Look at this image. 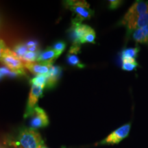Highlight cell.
<instances>
[{
	"instance_id": "obj_3",
	"label": "cell",
	"mask_w": 148,
	"mask_h": 148,
	"mask_svg": "<svg viewBox=\"0 0 148 148\" xmlns=\"http://www.w3.org/2000/svg\"><path fill=\"white\" fill-rule=\"evenodd\" d=\"M131 128V123H128L127 124L122 125L119 128L113 131L112 133L105 138L104 139L101 140L97 145H114L118 144L128 136L130 130Z\"/></svg>"
},
{
	"instance_id": "obj_18",
	"label": "cell",
	"mask_w": 148,
	"mask_h": 148,
	"mask_svg": "<svg viewBox=\"0 0 148 148\" xmlns=\"http://www.w3.org/2000/svg\"><path fill=\"white\" fill-rule=\"evenodd\" d=\"M47 75H37L31 79L30 84L32 85H35V86H41V87L45 88L46 84H47Z\"/></svg>"
},
{
	"instance_id": "obj_6",
	"label": "cell",
	"mask_w": 148,
	"mask_h": 148,
	"mask_svg": "<svg viewBox=\"0 0 148 148\" xmlns=\"http://www.w3.org/2000/svg\"><path fill=\"white\" fill-rule=\"evenodd\" d=\"M44 88H45L41 87V86L32 85L30 91H29L28 99H27L26 108H25V112H24L23 116L25 119H28L32 114L34 109L36 108L38 99L42 95Z\"/></svg>"
},
{
	"instance_id": "obj_22",
	"label": "cell",
	"mask_w": 148,
	"mask_h": 148,
	"mask_svg": "<svg viewBox=\"0 0 148 148\" xmlns=\"http://www.w3.org/2000/svg\"><path fill=\"white\" fill-rule=\"evenodd\" d=\"M66 46V43L64 41H58L56 42V43H54V45H53L52 48L53 49V50L55 51L58 58L62 54V53L63 52L64 49H65Z\"/></svg>"
},
{
	"instance_id": "obj_23",
	"label": "cell",
	"mask_w": 148,
	"mask_h": 148,
	"mask_svg": "<svg viewBox=\"0 0 148 148\" xmlns=\"http://www.w3.org/2000/svg\"><path fill=\"white\" fill-rule=\"evenodd\" d=\"M12 53H13V51L7 47L5 42L2 39H0V58H3L7 55L11 54Z\"/></svg>"
},
{
	"instance_id": "obj_9",
	"label": "cell",
	"mask_w": 148,
	"mask_h": 148,
	"mask_svg": "<svg viewBox=\"0 0 148 148\" xmlns=\"http://www.w3.org/2000/svg\"><path fill=\"white\" fill-rule=\"evenodd\" d=\"M79 52H80V45L72 43L66 54V62L70 65L77 67L79 69H83L86 65L83 64L79 60L78 57V53Z\"/></svg>"
},
{
	"instance_id": "obj_17",
	"label": "cell",
	"mask_w": 148,
	"mask_h": 148,
	"mask_svg": "<svg viewBox=\"0 0 148 148\" xmlns=\"http://www.w3.org/2000/svg\"><path fill=\"white\" fill-rule=\"evenodd\" d=\"M12 51L17 58L21 60L23 56L28 51V49L25 43H18L14 46Z\"/></svg>"
},
{
	"instance_id": "obj_10",
	"label": "cell",
	"mask_w": 148,
	"mask_h": 148,
	"mask_svg": "<svg viewBox=\"0 0 148 148\" xmlns=\"http://www.w3.org/2000/svg\"><path fill=\"white\" fill-rule=\"evenodd\" d=\"M57 58L58 57L55 51L53 50L52 47H49L44 49L43 51H40L36 62L41 64L52 66L53 63Z\"/></svg>"
},
{
	"instance_id": "obj_15",
	"label": "cell",
	"mask_w": 148,
	"mask_h": 148,
	"mask_svg": "<svg viewBox=\"0 0 148 148\" xmlns=\"http://www.w3.org/2000/svg\"><path fill=\"white\" fill-rule=\"evenodd\" d=\"M140 51V48L138 46L134 48H125L121 51V60L127 58L136 59L137 57L138 53Z\"/></svg>"
},
{
	"instance_id": "obj_19",
	"label": "cell",
	"mask_w": 148,
	"mask_h": 148,
	"mask_svg": "<svg viewBox=\"0 0 148 148\" xmlns=\"http://www.w3.org/2000/svg\"><path fill=\"white\" fill-rule=\"evenodd\" d=\"M96 38V34L94 29L91 28L88 32L84 35L82 39L81 40L80 43H95V40Z\"/></svg>"
},
{
	"instance_id": "obj_7",
	"label": "cell",
	"mask_w": 148,
	"mask_h": 148,
	"mask_svg": "<svg viewBox=\"0 0 148 148\" xmlns=\"http://www.w3.org/2000/svg\"><path fill=\"white\" fill-rule=\"evenodd\" d=\"M0 61L3 64L6 66L11 71L16 72L21 75H25L26 73L25 72V66L24 62L21 59L16 56L14 52L11 54L7 55L3 58H0Z\"/></svg>"
},
{
	"instance_id": "obj_1",
	"label": "cell",
	"mask_w": 148,
	"mask_h": 148,
	"mask_svg": "<svg viewBox=\"0 0 148 148\" xmlns=\"http://www.w3.org/2000/svg\"><path fill=\"white\" fill-rule=\"evenodd\" d=\"M6 143L13 148H41L45 146L40 133L26 126L18 127L9 135Z\"/></svg>"
},
{
	"instance_id": "obj_20",
	"label": "cell",
	"mask_w": 148,
	"mask_h": 148,
	"mask_svg": "<svg viewBox=\"0 0 148 148\" xmlns=\"http://www.w3.org/2000/svg\"><path fill=\"white\" fill-rule=\"evenodd\" d=\"M39 53V51H28L23 56V58H21V60L23 62H35L37 60Z\"/></svg>"
},
{
	"instance_id": "obj_14",
	"label": "cell",
	"mask_w": 148,
	"mask_h": 148,
	"mask_svg": "<svg viewBox=\"0 0 148 148\" xmlns=\"http://www.w3.org/2000/svg\"><path fill=\"white\" fill-rule=\"evenodd\" d=\"M132 38L137 43L148 45V25L134 30L132 34Z\"/></svg>"
},
{
	"instance_id": "obj_5",
	"label": "cell",
	"mask_w": 148,
	"mask_h": 148,
	"mask_svg": "<svg viewBox=\"0 0 148 148\" xmlns=\"http://www.w3.org/2000/svg\"><path fill=\"white\" fill-rule=\"evenodd\" d=\"M29 118V127L36 130L39 128L47 127L49 123V118L46 112L38 106H36L32 114Z\"/></svg>"
},
{
	"instance_id": "obj_12",
	"label": "cell",
	"mask_w": 148,
	"mask_h": 148,
	"mask_svg": "<svg viewBox=\"0 0 148 148\" xmlns=\"http://www.w3.org/2000/svg\"><path fill=\"white\" fill-rule=\"evenodd\" d=\"M62 73V68L58 66L53 65L50 68L49 73L47 74V80L45 88L51 89L58 84V79Z\"/></svg>"
},
{
	"instance_id": "obj_25",
	"label": "cell",
	"mask_w": 148,
	"mask_h": 148,
	"mask_svg": "<svg viewBox=\"0 0 148 148\" xmlns=\"http://www.w3.org/2000/svg\"><path fill=\"white\" fill-rule=\"evenodd\" d=\"M109 2V8L110 10H115L117 9L119 7H120L122 3H123V1H119V0H110Z\"/></svg>"
},
{
	"instance_id": "obj_16",
	"label": "cell",
	"mask_w": 148,
	"mask_h": 148,
	"mask_svg": "<svg viewBox=\"0 0 148 148\" xmlns=\"http://www.w3.org/2000/svg\"><path fill=\"white\" fill-rule=\"evenodd\" d=\"M138 64L136 59L127 58L122 60V69L126 71H132L136 70Z\"/></svg>"
},
{
	"instance_id": "obj_13",
	"label": "cell",
	"mask_w": 148,
	"mask_h": 148,
	"mask_svg": "<svg viewBox=\"0 0 148 148\" xmlns=\"http://www.w3.org/2000/svg\"><path fill=\"white\" fill-rule=\"evenodd\" d=\"M24 66L31 73L36 75H47L49 73L50 68L52 66L45 65L36 62H24Z\"/></svg>"
},
{
	"instance_id": "obj_27",
	"label": "cell",
	"mask_w": 148,
	"mask_h": 148,
	"mask_svg": "<svg viewBox=\"0 0 148 148\" xmlns=\"http://www.w3.org/2000/svg\"><path fill=\"white\" fill-rule=\"evenodd\" d=\"M0 148H5V147H2V146H0Z\"/></svg>"
},
{
	"instance_id": "obj_4",
	"label": "cell",
	"mask_w": 148,
	"mask_h": 148,
	"mask_svg": "<svg viewBox=\"0 0 148 148\" xmlns=\"http://www.w3.org/2000/svg\"><path fill=\"white\" fill-rule=\"evenodd\" d=\"M147 13H148V1H136L121 20L120 24L122 25L133 18Z\"/></svg>"
},
{
	"instance_id": "obj_2",
	"label": "cell",
	"mask_w": 148,
	"mask_h": 148,
	"mask_svg": "<svg viewBox=\"0 0 148 148\" xmlns=\"http://www.w3.org/2000/svg\"><path fill=\"white\" fill-rule=\"evenodd\" d=\"M64 5L67 9L73 12L75 17L72 18L71 22L79 23L84 20L90 19L94 15V10L90 8L88 2L83 0H69L64 1Z\"/></svg>"
},
{
	"instance_id": "obj_8",
	"label": "cell",
	"mask_w": 148,
	"mask_h": 148,
	"mask_svg": "<svg viewBox=\"0 0 148 148\" xmlns=\"http://www.w3.org/2000/svg\"><path fill=\"white\" fill-rule=\"evenodd\" d=\"M71 23L70 32H71L72 43L81 45V40L92 27L83 23H73V22H71Z\"/></svg>"
},
{
	"instance_id": "obj_21",
	"label": "cell",
	"mask_w": 148,
	"mask_h": 148,
	"mask_svg": "<svg viewBox=\"0 0 148 148\" xmlns=\"http://www.w3.org/2000/svg\"><path fill=\"white\" fill-rule=\"evenodd\" d=\"M5 76L16 77L21 76V75L16 72L11 71L8 67H0V79H1Z\"/></svg>"
},
{
	"instance_id": "obj_24",
	"label": "cell",
	"mask_w": 148,
	"mask_h": 148,
	"mask_svg": "<svg viewBox=\"0 0 148 148\" xmlns=\"http://www.w3.org/2000/svg\"><path fill=\"white\" fill-rule=\"evenodd\" d=\"M28 51H38V44L35 40H29L25 43Z\"/></svg>"
},
{
	"instance_id": "obj_26",
	"label": "cell",
	"mask_w": 148,
	"mask_h": 148,
	"mask_svg": "<svg viewBox=\"0 0 148 148\" xmlns=\"http://www.w3.org/2000/svg\"><path fill=\"white\" fill-rule=\"evenodd\" d=\"M41 148H47V147H46V146H44V147H41Z\"/></svg>"
},
{
	"instance_id": "obj_11",
	"label": "cell",
	"mask_w": 148,
	"mask_h": 148,
	"mask_svg": "<svg viewBox=\"0 0 148 148\" xmlns=\"http://www.w3.org/2000/svg\"><path fill=\"white\" fill-rule=\"evenodd\" d=\"M122 25L126 27L127 32L130 33L137 29L142 28L146 25H148V13L133 18Z\"/></svg>"
}]
</instances>
